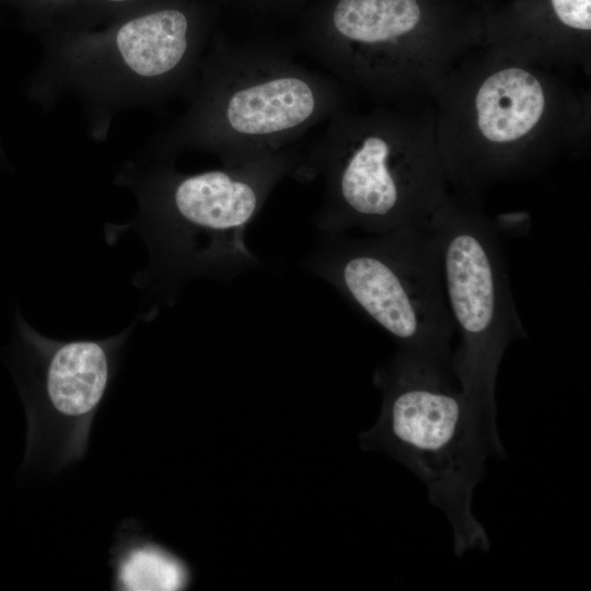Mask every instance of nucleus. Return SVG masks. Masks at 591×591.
<instances>
[{
  "label": "nucleus",
  "mask_w": 591,
  "mask_h": 591,
  "mask_svg": "<svg viewBox=\"0 0 591 591\" xmlns=\"http://www.w3.org/2000/svg\"><path fill=\"white\" fill-rule=\"evenodd\" d=\"M436 143L451 192L480 198L586 150L591 94L570 74L477 47L432 99Z\"/></svg>",
  "instance_id": "nucleus-1"
},
{
  "label": "nucleus",
  "mask_w": 591,
  "mask_h": 591,
  "mask_svg": "<svg viewBox=\"0 0 591 591\" xmlns=\"http://www.w3.org/2000/svg\"><path fill=\"white\" fill-rule=\"evenodd\" d=\"M354 99L304 153L297 179L324 181L314 217L323 233L382 234L427 225L451 189L439 157L432 102L385 105Z\"/></svg>",
  "instance_id": "nucleus-2"
},
{
  "label": "nucleus",
  "mask_w": 591,
  "mask_h": 591,
  "mask_svg": "<svg viewBox=\"0 0 591 591\" xmlns=\"http://www.w3.org/2000/svg\"><path fill=\"white\" fill-rule=\"evenodd\" d=\"M190 106L155 142L159 159L182 151L234 165L293 146L352 99L332 76L297 62L279 44L215 37L198 69Z\"/></svg>",
  "instance_id": "nucleus-3"
},
{
  "label": "nucleus",
  "mask_w": 591,
  "mask_h": 591,
  "mask_svg": "<svg viewBox=\"0 0 591 591\" xmlns=\"http://www.w3.org/2000/svg\"><path fill=\"white\" fill-rule=\"evenodd\" d=\"M304 153L294 146L234 165L183 173L169 163L118 176L135 193L132 222L150 253L142 279L171 302L192 278L232 279L259 259L245 233L277 184L297 177Z\"/></svg>",
  "instance_id": "nucleus-4"
},
{
  "label": "nucleus",
  "mask_w": 591,
  "mask_h": 591,
  "mask_svg": "<svg viewBox=\"0 0 591 591\" xmlns=\"http://www.w3.org/2000/svg\"><path fill=\"white\" fill-rule=\"evenodd\" d=\"M382 393L375 425L360 433L364 450L382 451L426 486L429 501L449 520L461 557L490 547L472 511L486 461L506 454L493 414L463 391L451 366L397 349L374 374Z\"/></svg>",
  "instance_id": "nucleus-5"
},
{
  "label": "nucleus",
  "mask_w": 591,
  "mask_h": 591,
  "mask_svg": "<svg viewBox=\"0 0 591 591\" xmlns=\"http://www.w3.org/2000/svg\"><path fill=\"white\" fill-rule=\"evenodd\" d=\"M217 14L216 0H167L100 28L47 33L34 91L76 96L101 139L117 111L194 90Z\"/></svg>",
  "instance_id": "nucleus-6"
},
{
  "label": "nucleus",
  "mask_w": 591,
  "mask_h": 591,
  "mask_svg": "<svg viewBox=\"0 0 591 591\" xmlns=\"http://www.w3.org/2000/svg\"><path fill=\"white\" fill-rule=\"evenodd\" d=\"M480 37L475 23L432 20L421 0H320L302 40L354 99L412 105L432 102Z\"/></svg>",
  "instance_id": "nucleus-7"
},
{
  "label": "nucleus",
  "mask_w": 591,
  "mask_h": 591,
  "mask_svg": "<svg viewBox=\"0 0 591 591\" xmlns=\"http://www.w3.org/2000/svg\"><path fill=\"white\" fill-rule=\"evenodd\" d=\"M323 234L305 267L385 331L397 349L450 364L455 329L430 222L368 237Z\"/></svg>",
  "instance_id": "nucleus-8"
},
{
  "label": "nucleus",
  "mask_w": 591,
  "mask_h": 591,
  "mask_svg": "<svg viewBox=\"0 0 591 591\" xmlns=\"http://www.w3.org/2000/svg\"><path fill=\"white\" fill-rule=\"evenodd\" d=\"M447 303L460 334L451 370L463 391L497 415L498 370L510 344L525 338L500 237L478 197L451 192L430 220Z\"/></svg>",
  "instance_id": "nucleus-9"
},
{
  "label": "nucleus",
  "mask_w": 591,
  "mask_h": 591,
  "mask_svg": "<svg viewBox=\"0 0 591 591\" xmlns=\"http://www.w3.org/2000/svg\"><path fill=\"white\" fill-rule=\"evenodd\" d=\"M12 368L27 409L84 418L101 403L117 351L129 329L105 339L56 340L37 333L18 311Z\"/></svg>",
  "instance_id": "nucleus-10"
},
{
  "label": "nucleus",
  "mask_w": 591,
  "mask_h": 591,
  "mask_svg": "<svg viewBox=\"0 0 591 591\" xmlns=\"http://www.w3.org/2000/svg\"><path fill=\"white\" fill-rule=\"evenodd\" d=\"M118 581L129 591H176L187 587L189 572L170 552L155 545H143L121 561Z\"/></svg>",
  "instance_id": "nucleus-11"
},
{
  "label": "nucleus",
  "mask_w": 591,
  "mask_h": 591,
  "mask_svg": "<svg viewBox=\"0 0 591 591\" xmlns=\"http://www.w3.org/2000/svg\"><path fill=\"white\" fill-rule=\"evenodd\" d=\"M18 7L27 23L46 33L68 28L82 0H9Z\"/></svg>",
  "instance_id": "nucleus-12"
},
{
  "label": "nucleus",
  "mask_w": 591,
  "mask_h": 591,
  "mask_svg": "<svg viewBox=\"0 0 591 591\" xmlns=\"http://www.w3.org/2000/svg\"><path fill=\"white\" fill-rule=\"evenodd\" d=\"M167 0H82L71 25L65 30L95 28L129 13Z\"/></svg>",
  "instance_id": "nucleus-13"
},
{
  "label": "nucleus",
  "mask_w": 591,
  "mask_h": 591,
  "mask_svg": "<svg viewBox=\"0 0 591 591\" xmlns=\"http://www.w3.org/2000/svg\"><path fill=\"white\" fill-rule=\"evenodd\" d=\"M499 237L519 239L526 236L532 228V217L528 211H511L490 217Z\"/></svg>",
  "instance_id": "nucleus-14"
},
{
  "label": "nucleus",
  "mask_w": 591,
  "mask_h": 591,
  "mask_svg": "<svg viewBox=\"0 0 591 591\" xmlns=\"http://www.w3.org/2000/svg\"><path fill=\"white\" fill-rule=\"evenodd\" d=\"M241 8L259 13H289L304 7L309 0H231Z\"/></svg>",
  "instance_id": "nucleus-15"
}]
</instances>
